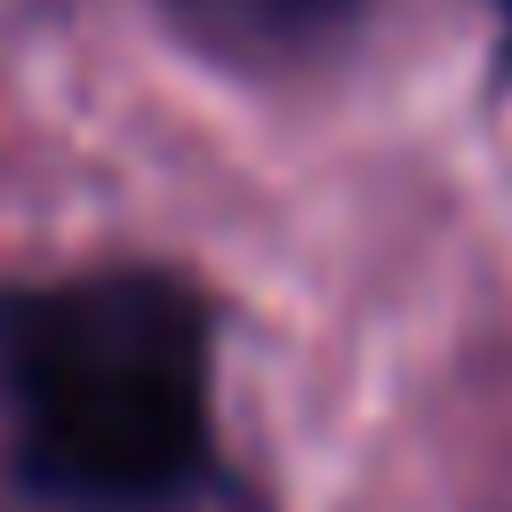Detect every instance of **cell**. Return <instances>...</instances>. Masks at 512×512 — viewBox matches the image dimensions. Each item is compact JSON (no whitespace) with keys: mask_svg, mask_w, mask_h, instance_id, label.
<instances>
[{"mask_svg":"<svg viewBox=\"0 0 512 512\" xmlns=\"http://www.w3.org/2000/svg\"><path fill=\"white\" fill-rule=\"evenodd\" d=\"M0 400L40 488L80 504L176 496L208 464V312L160 272L8 288Z\"/></svg>","mask_w":512,"mask_h":512,"instance_id":"obj_1","label":"cell"},{"mask_svg":"<svg viewBox=\"0 0 512 512\" xmlns=\"http://www.w3.org/2000/svg\"><path fill=\"white\" fill-rule=\"evenodd\" d=\"M504 16H512V0H504Z\"/></svg>","mask_w":512,"mask_h":512,"instance_id":"obj_3","label":"cell"},{"mask_svg":"<svg viewBox=\"0 0 512 512\" xmlns=\"http://www.w3.org/2000/svg\"><path fill=\"white\" fill-rule=\"evenodd\" d=\"M360 0H168L176 32L224 64H288L320 48Z\"/></svg>","mask_w":512,"mask_h":512,"instance_id":"obj_2","label":"cell"}]
</instances>
